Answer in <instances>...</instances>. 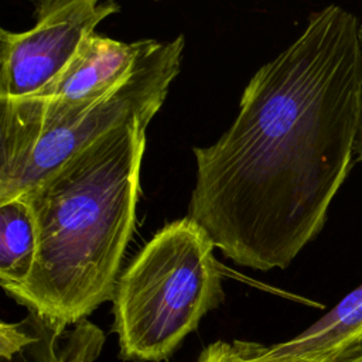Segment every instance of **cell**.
<instances>
[{
    "instance_id": "obj_7",
    "label": "cell",
    "mask_w": 362,
    "mask_h": 362,
    "mask_svg": "<svg viewBox=\"0 0 362 362\" xmlns=\"http://www.w3.org/2000/svg\"><path fill=\"white\" fill-rule=\"evenodd\" d=\"M103 342V332L86 318L69 328L30 311L23 321L0 327L3 362H93Z\"/></svg>"
},
{
    "instance_id": "obj_2",
    "label": "cell",
    "mask_w": 362,
    "mask_h": 362,
    "mask_svg": "<svg viewBox=\"0 0 362 362\" xmlns=\"http://www.w3.org/2000/svg\"><path fill=\"white\" fill-rule=\"evenodd\" d=\"M150 122L133 117L110 129L23 195L37 223V255L27 281L6 293L28 311L74 325L113 300Z\"/></svg>"
},
{
    "instance_id": "obj_3",
    "label": "cell",
    "mask_w": 362,
    "mask_h": 362,
    "mask_svg": "<svg viewBox=\"0 0 362 362\" xmlns=\"http://www.w3.org/2000/svg\"><path fill=\"white\" fill-rule=\"evenodd\" d=\"M184 37L148 40L133 69L98 99L49 106L0 99V204L23 197L106 132L133 117L153 119L182 64Z\"/></svg>"
},
{
    "instance_id": "obj_8",
    "label": "cell",
    "mask_w": 362,
    "mask_h": 362,
    "mask_svg": "<svg viewBox=\"0 0 362 362\" xmlns=\"http://www.w3.org/2000/svg\"><path fill=\"white\" fill-rule=\"evenodd\" d=\"M362 351V284L293 339L263 352L281 362H335Z\"/></svg>"
},
{
    "instance_id": "obj_4",
    "label": "cell",
    "mask_w": 362,
    "mask_h": 362,
    "mask_svg": "<svg viewBox=\"0 0 362 362\" xmlns=\"http://www.w3.org/2000/svg\"><path fill=\"white\" fill-rule=\"evenodd\" d=\"M208 233L189 216L164 225L119 274L113 294L120 358L161 362L223 301Z\"/></svg>"
},
{
    "instance_id": "obj_9",
    "label": "cell",
    "mask_w": 362,
    "mask_h": 362,
    "mask_svg": "<svg viewBox=\"0 0 362 362\" xmlns=\"http://www.w3.org/2000/svg\"><path fill=\"white\" fill-rule=\"evenodd\" d=\"M37 223L24 197L0 204V283L6 291L27 281L37 255Z\"/></svg>"
},
{
    "instance_id": "obj_10",
    "label": "cell",
    "mask_w": 362,
    "mask_h": 362,
    "mask_svg": "<svg viewBox=\"0 0 362 362\" xmlns=\"http://www.w3.org/2000/svg\"><path fill=\"white\" fill-rule=\"evenodd\" d=\"M195 362H281L264 355L263 345L252 341H216L205 346ZM335 362H362V351Z\"/></svg>"
},
{
    "instance_id": "obj_12",
    "label": "cell",
    "mask_w": 362,
    "mask_h": 362,
    "mask_svg": "<svg viewBox=\"0 0 362 362\" xmlns=\"http://www.w3.org/2000/svg\"><path fill=\"white\" fill-rule=\"evenodd\" d=\"M359 40H361V45H362V18L359 20Z\"/></svg>"
},
{
    "instance_id": "obj_6",
    "label": "cell",
    "mask_w": 362,
    "mask_h": 362,
    "mask_svg": "<svg viewBox=\"0 0 362 362\" xmlns=\"http://www.w3.org/2000/svg\"><path fill=\"white\" fill-rule=\"evenodd\" d=\"M147 44L148 40L123 42L93 31L83 38L55 79L25 98L49 106H69L98 99L133 69Z\"/></svg>"
},
{
    "instance_id": "obj_11",
    "label": "cell",
    "mask_w": 362,
    "mask_h": 362,
    "mask_svg": "<svg viewBox=\"0 0 362 362\" xmlns=\"http://www.w3.org/2000/svg\"><path fill=\"white\" fill-rule=\"evenodd\" d=\"M354 153L362 160V89L359 98V109H358V120H356V132H355V141H354Z\"/></svg>"
},
{
    "instance_id": "obj_5",
    "label": "cell",
    "mask_w": 362,
    "mask_h": 362,
    "mask_svg": "<svg viewBox=\"0 0 362 362\" xmlns=\"http://www.w3.org/2000/svg\"><path fill=\"white\" fill-rule=\"evenodd\" d=\"M27 31L0 30V99H21L55 79L83 38L119 11L115 0H37Z\"/></svg>"
},
{
    "instance_id": "obj_1",
    "label": "cell",
    "mask_w": 362,
    "mask_h": 362,
    "mask_svg": "<svg viewBox=\"0 0 362 362\" xmlns=\"http://www.w3.org/2000/svg\"><path fill=\"white\" fill-rule=\"evenodd\" d=\"M361 89L359 20L337 4L253 74L228 130L194 147L187 216L223 256L286 269L321 232L349 173Z\"/></svg>"
}]
</instances>
